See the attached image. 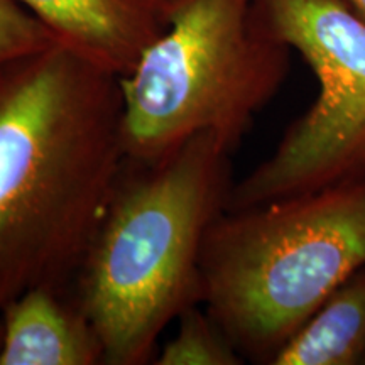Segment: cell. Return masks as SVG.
I'll list each match as a JSON object with an SVG mask.
<instances>
[{
	"label": "cell",
	"mask_w": 365,
	"mask_h": 365,
	"mask_svg": "<svg viewBox=\"0 0 365 365\" xmlns=\"http://www.w3.org/2000/svg\"><path fill=\"white\" fill-rule=\"evenodd\" d=\"M365 267V186L225 210L202 250V307L242 359L271 364Z\"/></svg>",
	"instance_id": "3957f363"
},
{
	"label": "cell",
	"mask_w": 365,
	"mask_h": 365,
	"mask_svg": "<svg viewBox=\"0 0 365 365\" xmlns=\"http://www.w3.org/2000/svg\"><path fill=\"white\" fill-rule=\"evenodd\" d=\"M262 29L301 54L318 81L266 161L232 185L227 210L365 186V21L346 0H252Z\"/></svg>",
	"instance_id": "5b68a950"
},
{
	"label": "cell",
	"mask_w": 365,
	"mask_h": 365,
	"mask_svg": "<svg viewBox=\"0 0 365 365\" xmlns=\"http://www.w3.org/2000/svg\"><path fill=\"white\" fill-rule=\"evenodd\" d=\"M232 150L200 132L153 163L124 159L71 282L105 365H144L164 328L202 304V250L227 210Z\"/></svg>",
	"instance_id": "7a4b0ae2"
},
{
	"label": "cell",
	"mask_w": 365,
	"mask_h": 365,
	"mask_svg": "<svg viewBox=\"0 0 365 365\" xmlns=\"http://www.w3.org/2000/svg\"><path fill=\"white\" fill-rule=\"evenodd\" d=\"M291 49L252 0H170V26L120 78L125 158L153 163L200 132L235 150L284 83Z\"/></svg>",
	"instance_id": "277c9868"
},
{
	"label": "cell",
	"mask_w": 365,
	"mask_h": 365,
	"mask_svg": "<svg viewBox=\"0 0 365 365\" xmlns=\"http://www.w3.org/2000/svg\"><path fill=\"white\" fill-rule=\"evenodd\" d=\"M2 339H4V328H2V319H0V349H2Z\"/></svg>",
	"instance_id": "7c38bea8"
},
{
	"label": "cell",
	"mask_w": 365,
	"mask_h": 365,
	"mask_svg": "<svg viewBox=\"0 0 365 365\" xmlns=\"http://www.w3.org/2000/svg\"><path fill=\"white\" fill-rule=\"evenodd\" d=\"M195 304L178 317V331L156 354L158 365H239L242 355L207 313Z\"/></svg>",
	"instance_id": "9c48e42d"
},
{
	"label": "cell",
	"mask_w": 365,
	"mask_h": 365,
	"mask_svg": "<svg viewBox=\"0 0 365 365\" xmlns=\"http://www.w3.org/2000/svg\"><path fill=\"white\" fill-rule=\"evenodd\" d=\"M0 365H97L103 349L70 287L38 286L0 312Z\"/></svg>",
	"instance_id": "52a82bcc"
},
{
	"label": "cell",
	"mask_w": 365,
	"mask_h": 365,
	"mask_svg": "<svg viewBox=\"0 0 365 365\" xmlns=\"http://www.w3.org/2000/svg\"><path fill=\"white\" fill-rule=\"evenodd\" d=\"M56 38L118 78L170 26V0H17Z\"/></svg>",
	"instance_id": "8992f818"
},
{
	"label": "cell",
	"mask_w": 365,
	"mask_h": 365,
	"mask_svg": "<svg viewBox=\"0 0 365 365\" xmlns=\"http://www.w3.org/2000/svg\"><path fill=\"white\" fill-rule=\"evenodd\" d=\"M56 34L17 0H0V63L58 43Z\"/></svg>",
	"instance_id": "30bf717a"
},
{
	"label": "cell",
	"mask_w": 365,
	"mask_h": 365,
	"mask_svg": "<svg viewBox=\"0 0 365 365\" xmlns=\"http://www.w3.org/2000/svg\"><path fill=\"white\" fill-rule=\"evenodd\" d=\"M124 159L117 75L61 41L0 63V312L71 286Z\"/></svg>",
	"instance_id": "6da1fadb"
},
{
	"label": "cell",
	"mask_w": 365,
	"mask_h": 365,
	"mask_svg": "<svg viewBox=\"0 0 365 365\" xmlns=\"http://www.w3.org/2000/svg\"><path fill=\"white\" fill-rule=\"evenodd\" d=\"M364 365H365V362H364Z\"/></svg>",
	"instance_id": "4fadbf2b"
},
{
	"label": "cell",
	"mask_w": 365,
	"mask_h": 365,
	"mask_svg": "<svg viewBox=\"0 0 365 365\" xmlns=\"http://www.w3.org/2000/svg\"><path fill=\"white\" fill-rule=\"evenodd\" d=\"M346 4L365 21V0H346Z\"/></svg>",
	"instance_id": "8fae6325"
},
{
	"label": "cell",
	"mask_w": 365,
	"mask_h": 365,
	"mask_svg": "<svg viewBox=\"0 0 365 365\" xmlns=\"http://www.w3.org/2000/svg\"><path fill=\"white\" fill-rule=\"evenodd\" d=\"M365 362V267L336 287L274 355L271 365Z\"/></svg>",
	"instance_id": "ba28073f"
}]
</instances>
